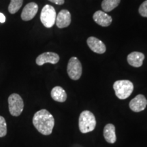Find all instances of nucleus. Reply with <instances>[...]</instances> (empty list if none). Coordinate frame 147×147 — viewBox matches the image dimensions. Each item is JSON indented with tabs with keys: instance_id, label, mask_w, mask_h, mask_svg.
<instances>
[{
	"instance_id": "6ab92c4d",
	"label": "nucleus",
	"mask_w": 147,
	"mask_h": 147,
	"mask_svg": "<svg viewBox=\"0 0 147 147\" xmlns=\"http://www.w3.org/2000/svg\"><path fill=\"white\" fill-rule=\"evenodd\" d=\"M139 13L143 17H147V0L140 5L139 8Z\"/></svg>"
},
{
	"instance_id": "aec40b11",
	"label": "nucleus",
	"mask_w": 147,
	"mask_h": 147,
	"mask_svg": "<svg viewBox=\"0 0 147 147\" xmlns=\"http://www.w3.org/2000/svg\"><path fill=\"white\" fill-rule=\"evenodd\" d=\"M51 2L54 3L57 5H62L65 2V0H49Z\"/></svg>"
},
{
	"instance_id": "f8f14e48",
	"label": "nucleus",
	"mask_w": 147,
	"mask_h": 147,
	"mask_svg": "<svg viewBox=\"0 0 147 147\" xmlns=\"http://www.w3.org/2000/svg\"><path fill=\"white\" fill-rule=\"evenodd\" d=\"M93 20L97 24L102 27H108L113 21V18L105 12L98 10L93 16Z\"/></svg>"
},
{
	"instance_id": "1a4fd4ad",
	"label": "nucleus",
	"mask_w": 147,
	"mask_h": 147,
	"mask_svg": "<svg viewBox=\"0 0 147 147\" xmlns=\"http://www.w3.org/2000/svg\"><path fill=\"white\" fill-rule=\"evenodd\" d=\"M38 11V5L34 2H31L24 7L21 13L22 20L25 21H28L33 19L36 15Z\"/></svg>"
},
{
	"instance_id": "f03ea898",
	"label": "nucleus",
	"mask_w": 147,
	"mask_h": 147,
	"mask_svg": "<svg viewBox=\"0 0 147 147\" xmlns=\"http://www.w3.org/2000/svg\"><path fill=\"white\" fill-rule=\"evenodd\" d=\"M78 125L80 131L82 134L93 131L96 126V120L94 115L89 110L82 112L79 117Z\"/></svg>"
},
{
	"instance_id": "a211bd4d",
	"label": "nucleus",
	"mask_w": 147,
	"mask_h": 147,
	"mask_svg": "<svg viewBox=\"0 0 147 147\" xmlns=\"http://www.w3.org/2000/svg\"><path fill=\"white\" fill-rule=\"evenodd\" d=\"M7 134V124L4 117L0 116V138L5 136Z\"/></svg>"
},
{
	"instance_id": "39448f33",
	"label": "nucleus",
	"mask_w": 147,
	"mask_h": 147,
	"mask_svg": "<svg viewBox=\"0 0 147 147\" xmlns=\"http://www.w3.org/2000/svg\"><path fill=\"white\" fill-rule=\"evenodd\" d=\"M8 107L10 115L18 117L23 112L24 103L22 97L17 93H12L8 97Z\"/></svg>"
},
{
	"instance_id": "6e6552de",
	"label": "nucleus",
	"mask_w": 147,
	"mask_h": 147,
	"mask_svg": "<svg viewBox=\"0 0 147 147\" xmlns=\"http://www.w3.org/2000/svg\"><path fill=\"white\" fill-rule=\"evenodd\" d=\"M59 61V56L55 53L47 52L40 55L36 59L37 65L41 66L44 64L50 63L51 64L57 63Z\"/></svg>"
},
{
	"instance_id": "4468645a",
	"label": "nucleus",
	"mask_w": 147,
	"mask_h": 147,
	"mask_svg": "<svg viewBox=\"0 0 147 147\" xmlns=\"http://www.w3.org/2000/svg\"><path fill=\"white\" fill-rule=\"evenodd\" d=\"M104 137L106 142L114 144L117 140L115 133V127L113 124L108 123L104 128Z\"/></svg>"
},
{
	"instance_id": "f3484780",
	"label": "nucleus",
	"mask_w": 147,
	"mask_h": 147,
	"mask_svg": "<svg viewBox=\"0 0 147 147\" xmlns=\"http://www.w3.org/2000/svg\"><path fill=\"white\" fill-rule=\"evenodd\" d=\"M23 0H10L8 6V11L10 14H15L17 12L23 5Z\"/></svg>"
},
{
	"instance_id": "412c9836",
	"label": "nucleus",
	"mask_w": 147,
	"mask_h": 147,
	"mask_svg": "<svg viewBox=\"0 0 147 147\" xmlns=\"http://www.w3.org/2000/svg\"><path fill=\"white\" fill-rule=\"evenodd\" d=\"M5 21V16L3 13L0 12V23H3Z\"/></svg>"
},
{
	"instance_id": "9d476101",
	"label": "nucleus",
	"mask_w": 147,
	"mask_h": 147,
	"mask_svg": "<svg viewBox=\"0 0 147 147\" xmlns=\"http://www.w3.org/2000/svg\"><path fill=\"white\" fill-rule=\"evenodd\" d=\"M56 25L60 29L68 27L71 23V14L68 10H62L57 15Z\"/></svg>"
},
{
	"instance_id": "423d86ee",
	"label": "nucleus",
	"mask_w": 147,
	"mask_h": 147,
	"mask_svg": "<svg viewBox=\"0 0 147 147\" xmlns=\"http://www.w3.org/2000/svg\"><path fill=\"white\" fill-rule=\"evenodd\" d=\"M67 71L69 78L74 80H77L82 76V65L78 58L72 57L69 60Z\"/></svg>"
},
{
	"instance_id": "0eeeda50",
	"label": "nucleus",
	"mask_w": 147,
	"mask_h": 147,
	"mask_svg": "<svg viewBox=\"0 0 147 147\" xmlns=\"http://www.w3.org/2000/svg\"><path fill=\"white\" fill-rule=\"evenodd\" d=\"M147 106V100L144 95L142 94L138 95L130 101L129 108L132 111L139 113L146 108Z\"/></svg>"
},
{
	"instance_id": "9b49d317",
	"label": "nucleus",
	"mask_w": 147,
	"mask_h": 147,
	"mask_svg": "<svg viewBox=\"0 0 147 147\" xmlns=\"http://www.w3.org/2000/svg\"><path fill=\"white\" fill-rule=\"evenodd\" d=\"M87 45L92 51L97 54H103L106 52V46L100 40L95 37H89L87 39Z\"/></svg>"
},
{
	"instance_id": "20e7f679",
	"label": "nucleus",
	"mask_w": 147,
	"mask_h": 147,
	"mask_svg": "<svg viewBox=\"0 0 147 147\" xmlns=\"http://www.w3.org/2000/svg\"><path fill=\"white\" fill-rule=\"evenodd\" d=\"M57 14L54 7L51 5H45L40 14V21L47 28H51L56 21Z\"/></svg>"
},
{
	"instance_id": "dca6fc26",
	"label": "nucleus",
	"mask_w": 147,
	"mask_h": 147,
	"mask_svg": "<svg viewBox=\"0 0 147 147\" xmlns=\"http://www.w3.org/2000/svg\"><path fill=\"white\" fill-rule=\"evenodd\" d=\"M121 0H103L102 8L105 12H110L118 6Z\"/></svg>"
},
{
	"instance_id": "ddd939ff",
	"label": "nucleus",
	"mask_w": 147,
	"mask_h": 147,
	"mask_svg": "<svg viewBox=\"0 0 147 147\" xmlns=\"http://www.w3.org/2000/svg\"><path fill=\"white\" fill-rule=\"evenodd\" d=\"M144 59V55L140 52L131 53L127 56V62L129 64L135 67H141Z\"/></svg>"
},
{
	"instance_id": "2eb2a0df",
	"label": "nucleus",
	"mask_w": 147,
	"mask_h": 147,
	"mask_svg": "<svg viewBox=\"0 0 147 147\" xmlns=\"http://www.w3.org/2000/svg\"><path fill=\"white\" fill-rule=\"evenodd\" d=\"M51 97L55 101L58 102H64L67 99V93L63 88L57 86L52 89Z\"/></svg>"
},
{
	"instance_id": "7ed1b4c3",
	"label": "nucleus",
	"mask_w": 147,
	"mask_h": 147,
	"mask_svg": "<svg viewBox=\"0 0 147 147\" xmlns=\"http://www.w3.org/2000/svg\"><path fill=\"white\" fill-rule=\"evenodd\" d=\"M116 96L120 100H125L131 95L134 91V84L128 80L116 81L113 84Z\"/></svg>"
},
{
	"instance_id": "f257e3e1",
	"label": "nucleus",
	"mask_w": 147,
	"mask_h": 147,
	"mask_svg": "<svg viewBox=\"0 0 147 147\" xmlns=\"http://www.w3.org/2000/svg\"><path fill=\"white\" fill-rule=\"evenodd\" d=\"M33 124L40 134L49 136L53 132L55 119L48 110L42 109L35 113L33 117Z\"/></svg>"
}]
</instances>
